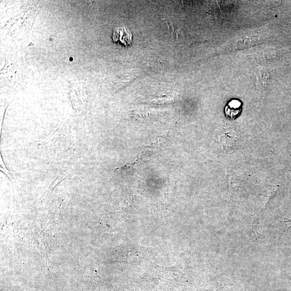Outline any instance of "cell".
Wrapping results in <instances>:
<instances>
[{"mask_svg":"<svg viewBox=\"0 0 291 291\" xmlns=\"http://www.w3.org/2000/svg\"><path fill=\"white\" fill-rule=\"evenodd\" d=\"M113 40L115 42H120L128 45L132 41V34L129 29L125 26H117L113 32Z\"/></svg>","mask_w":291,"mask_h":291,"instance_id":"cell-1","label":"cell"},{"mask_svg":"<svg viewBox=\"0 0 291 291\" xmlns=\"http://www.w3.org/2000/svg\"><path fill=\"white\" fill-rule=\"evenodd\" d=\"M282 222L286 223V225L288 227V230L291 228V220L284 221H283Z\"/></svg>","mask_w":291,"mask_h":291,"instance_id":"cell-3","label":"cell"},{"mask_svg":"<svg viewBox=\"0 0 291 291\" xmlns=\"http://www.w3.org/2000/svg\"><path fill=\"white\" fill-rule=\"evenodd\" d=\"M242 103L238 99H234L229 101L225 107L227 118L234 120L238 118L242 111Z\"/></svg>","mask_w":291,"mask_h":291,"instance_id":"cell-2","label":"cell"}]
</instances>
